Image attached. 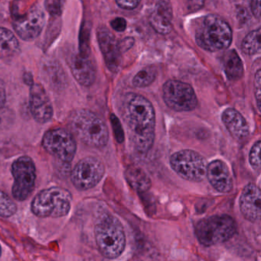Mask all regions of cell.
<instances>
[{"label": "cell", "mask_w": 261, "mask_h": 261, "mask_svg": "<svg viewBox=\"0 0 261 261\" xmlns=\"http://www.w3.org/2000/svg\"><path fill=\"white\" fill-rule=\"evenodd\" d=\"M68 125L73 134L87 146L102 148L108 144L109 131L106 123L89 110L73 111L68 119Z\"/></svg>", "instance_id": "7a4b0ae2"}, {"label": "cell", "mask_w": 261, "mask_h": 261, "mask_svg": "<svg viewBox=\"0 0 261 261\" xmlns=\"http://www.w3.org/2000/svg\"><path fill=\"white\" fill-rule=\"evenodd\" d=\"M156 75V71L152 67L143 68L134 76L133 85L136 88H146L153 83Z\"/></svg>", "instance_id": "603a6c76"}, {"label": "cell", "mask_w": 261, "mask_h": 261, "mask_svg": "<svg viewBox=\"0 0 261 261\" xmlns=\"http://www.w3.org/2000/svg\"><path fill=\"white\" fill-rule=\"evenodd\" d=\"M45 22V13L39 7H34L24 16L15 19L13 28L21 39L32 41L41 34Z\"/></svg>", "instance_id": "7c38bea8"}, {"label": "cell", "mask_w": 261, "mask_h": 261, "mask_svg": "<svg viewBox=\"0 0 261 261\" xmlns=\"http://www.w3.org/2000/svg\"><path fill=\"white\" fill-rule=\"evenodd\" d=\"M111 27L116 32L122 33L126 29V21L123 18H116L111 22Z\"/></svg>", "instance_id": "d6a6232c"}, {"label": "cell", "mask_w": 261, "mask_h": 261, "mask_svg": "<svg viewBox=\"0 0 261 261\" xmlns=\"http://www.w3.org/2000/svg\"><path fill=\"white\" fill-rule=\"evenodd\" d=\"M96 244L99 251L108 259H115L124 251L126 235L120 221L116 217H102L94 228Z\"/></svg>", "instance_id": "277c9868"}, {"label": "cell", "mask_w": 261, "mask_h": 261, "mask_svg": "<svg viewBox=\"0 0 261 261\" xmlns=\"http://www.w3.org/2000/svg\"><path fill=\"white\" fill-rule=\"evenodd\" d=\"M1 253H2V248H1V246H0V256H1Z\"/></svg>", "instance_id": "d590c367"}, {"label": "cell", "mask_w": 261, "mask_h": 261, "mask_svg": "<svg viewBox=\"0 0 261 261\" xmlns=\"http://www.w3.org/2000/svg\"><path fill=\"white\" fill-rule=\"evenodd\" d=\"M251 11L256 19H260V0H251Z\"/></svg>", "instance_id": "e575fe53"}, {"label": "cell", "mask_w": 261, "mask_h": 261, "mask_svg": "<svg viewBox=\"0 0 261 261\" xmlns=\"http://www.w3.org/2000/svg\"><path fill=\"white\" fill-rule=\"evenodd\" d=\"M115 2L123 10H132L138 7L141 0H115Z\"/></svg>", "instance_id": "4dcf8cb0"}, {"label": "cell", "mask_w": 261, "mask_h": 261, "mask_svg": "<svg viewBox=\"0 0 261 261\" xmlns=\"http://www.w3.org/2000/svg\"><path fill=\"white\" fill-rule=\"evenodd\" d=\"M224 72L230 81H238L244 74V65L241 58L235 50L226 53L224 60Z\"/></svg>", "instance_id": "44dd1931"}, {"label": "cell", "mask_w": 261, "mask_h": 261, "mask_svg": "<svg viewBox=\"0 0 261 261\" xmlns=\"http://www.w3.org/2000/svg\"><path fill=\"white\" fill-rule=\"evenodd\" d=\"M111 120L114 134H115L116 140L119 143H123L124 141V132H123L121 124H120V120L114 114L111 116Z\"/></svg>", "instance_id": "83f0119b"}, {"label": "cell", "mask_w": 261, "mask_h": 261, "mask_svg": "<svg viewBox=\"0 0 261 261\" xmlns=\"http://www.w3.org/2000/svg\"><path fill=\"white\" fill-rule=\"evenodd\" d=\"M163 97L166 105L176 112H188L196 108L198 99L189 84L170 80L163 87Z\"/></svg>", "instance_id": "9c48e42d"}, {"label": "cell", "mask_w": 261, "mask_h": 261, "mask_svg": "<svg viewBox=\"0 0 261 261\" xmlns=\"http://www.w3.org/2000/svg\"><path fill=\"white\" fill-rule=\"evenodd\" d=\"M122 116L134 149L140 153L149 152L155 129V110L151 102L140 94L129 93L122 105Z\"/></svg>", "instance_id": "6da1fadb"}, {"label": "cell", "mask_w": 261, "mask_h": 261, "mask_svg": "<svg viewBox=\"0 0 261 261\" xmlns=\"http://www.w3.org/2000/svg\"><path fill=\"white\" fill-rule=\"evenodd\" d=\"M195 42L206 51L227 49L232 42L231 29L220 16L207 15L201 19L197 27Z\"/></svg>", "instance_id": "3957f363"}, {"label": "cell", "mask_w": 261, "mask_h": 261, "mask_svg": "<svg viewBox=\"0 0 261 261\" xmlns=\"http://www.w3.org/2000/svg\"><path fill=\"white\" fill-rule=\"evenodd\" d=\"M169 163L174 172L183 179L198 182L206 177L207 160L195 151L185 149L175 152Z\"/></svg>", "instance_id": "52a82bcc"}, {"label": "cell", "mask_w": 261, "mask_h": 261, "mask_svg": "<svg viewBox=\"0 0 261 261\" xmlns=\"http://www.w3.org/2000/svg\"><path fill=\"white\" fill-rule=\"evenodd\" d=\"M64 1L65 0H45V9L54 17L60 16L63 10Z\"/></svg>", "instance_id": "4316f807"}, {"label": "cell", "mask_w": 261, "mask_h": 261, "mask_svg": "<svg viewBox=\"0 0 261 261\" xmlns=\"http://www.w3.org/2000/svg\"><path fill=\"white\" fill-rule=\"evenodd\" d=\"M236 230V223L231 217L216 215L198 221L195 232L200 244L204 247H211L228 241Z\"/></svg>", "instance_id": "8992f818"}, {"label": "cell", "mask_w": 261, "mask_h": 261, "mask_svg": "<svg viewBox=\"0 0 261 261\" xmlns=\"http://www.w3.org/2000/svg\"><path fill=\"white\" fill-rule=\"evenodd\" d=\"M30 111L36 122L44 124L53 118V105L45 88L39 84H33L30 89Z\"/></svg>", "instance_id": "4fadbf2b"}, {"label": "cell", "mask_w": 261, "mask_h": 261, "mask_svg": "<svg viewBox=\"0 0 261 261\" xmlns=\"http://www.w3.org/2000/svg\"><path fill=\"white\" fill-rule=\"evenodd\" d=\"M105 174V166L101 160L96 157H86L74 166L71 181L79 190H89L101 181Z\"/></svg>", "instance_id": "8fae6325"}, {"label": "cell", "mask_w": 261, "mask_h": 261, "mask_svg": "<svg viewBox=\"0 0 261 261\" xmlns=\"http://www.w3.org/2000/svg\"><path fill=\"white\" fill-rule=\"evenodd\" d=\"M134 39L132 37H127L118 42V48L120 53L128 51L134 45Z\"/></svg>", "instance_id": "836d02e7"}, {"label": "cell", "mask_w": 261, "mask_h": 261, "mask_svg": "<svg viewBox=\"0 0 261 261\" xmlns=\"http://www.w3.org/2000/svg\"><path fill=\"white\" fill-rule=\"evenodd\" d=\"M12 174L14 183L12 193L15 199L23 201L28 199L34 190L36 180V168L30 157L21 156L13 162Z\"/></svg>", "instance_id": "ba28073f"}, {"label": "cell", "mask_w": 261, "mask_h": 261, "mask_svg": "<svg viewBox=\"0 0 261 261\" xmlns=\"http://www.w3.org/2000/svg\"><path fill=\"white\" fill-rule=\"evenodd\" d=\"M20 45L16 36L10 30L0 28V58L10 59L17 56Z\"/></svg>", "instance_id": "ffe728a7"}, {"label": "cell", "mask_w": 261, "mask_h": 261, "mask_svg": "<svg viewBox=\"0 0 261 261\" xmlns=\"http://www.w3.org/2000/svg\"><path fill=\"white\" fill-rule=\"evenodd\" d=\"M185 7L189 13L198 11L202 8L204 0H184Z\"/></svg>", "instance_id": "f546056e"}, {"label": "cell", "mask_w": 261, "mask_h": 261, "mask_svg": "<svg viewBox=\"0 0 261 261\" xmlns=\"http://www.w3.org/2000/svg\"><path fill=\"white\" fill-rule=\"evenodd\" d=\"M71 73L82 86L90 87L96 79V69L91 56L76 53L69 62Z\"/></svg>", "instance_id": "e0dca14e"}, {"label": "cell", "mask_w": 261, "mask_h": 261, "mask_svg": "<svg viewBox=\"0 0 261 261\" xmlns=\"http://www.w3.org/2000/svg\"><path fill=\"white\" fill-rule=\"evenodd\" d=\"M17 212L16 203L0 189V216L10 218Z\"/></svg>", "instance_id": "d4e9b609"}, {"label": "cell", "mask_w": 261, "mask_h": 261, "mask_svg": "<svg viewBox=\"0 0 261 261\" xmlns=\"http://www.w3.org/2000/svg\"><path fill=\"white\" fill-rule=\"evenodd\" d=\"M42 146L48 153L65 163L72 162L77 151L74 134L63 128L47 131L42 139Z\"/></svg>", "instance_id": "30bf717a"}, {"label": "cell", "mask_w": 261, "mask_h": 261, "mask_svg": "<svg viewBox=\"0 0 261 261\" xmlns=\"http://www.w3.org/2000/svg\"><path fill=\"white\" fill-rule=\"evenodd\" d=\"M151 27L156 33L161 35L169 34L172 31V20L160 16L155 12H152L149 19Z\"/></svg>", "instance_id": "cb8c5ba5"}, {"label": "cell", "mask_w": 261, "mask_h": 261, "mask_svg": "<svg viewBox=\"0 0 261 261\" xmlns=\"http://www.w3.org/2000/svg\"><path fill=\"white\" fill-rule=\"evenodd\" d=\"M7 103V91L6 85L4 81L0 79V120H1V114H4V109Z\"/></svg>", "instance_id": "1f68e13d"}, {"label": "cell", "mask_w": 261, "mask_h": 261, "mask_svg": "<svg viewBox=\"0 0 261 261\" xmlns=\"http://www.w3.org/2000/svg\"><path fill=\"white\" fill-rule=\"evenodd\" d=\"M241 49L247 56H254L260 53V29L253 30L247 35L242 44Z\"/></svg>", "instance_id": "7402d4cb"}, {"label": "cell", "mask_w": 261, "mask_h": 261, "mask_svg": "<svg viewBox=\"0 0 261 261\" xmlns=\"http://www.w3.org/2000/svg\"><path fill=\"white\" fill-rule=\"evenodd\" d=\"M71 207V195L66 189L51 187L41 191L33 198L31 210L40 218H61L68 215Z\"/></svg>", "instance_id": "5b68a950"}, {"label": "cell", "mask_w": 261, "mask_h": 261, "mask_svg": "<svg viewBox=\"0 0 261 261\" xmlns=\"http://www.w3.org/2000/svg\"><path fill=\"white\" fill-rule=\"evenodd\" d=\"M260 140H257L250 149L249 153V163L255 172L259 174L260 172Z\"/></svg>", "instance_id": "484cf974"}, {"label": "cell", "mask_w": 261, "mask_h": 261, "mask_svg": "<svg viewBox=\"0 0 261 261\" xmlns=\"http://www.w3.org/2000/svg\"><path fill=\"white\" fill-rule=\"evenodd\" d=\"M253 86H254V96L256 99V106L258 110L261 109V71L258 69L255 73L254 82H253Z\"/></svg>", "instance_id": "f1b7e54d"}, {"label": "cell", "mask_w": 261, "mask_h": 261, "mask_svg": "<svg viewBox=\"0 0 261 261\" xmlns=\"http://www.w3.org/2000/svg\"><path fill=\"white\" fill-rule=\"evenodd\" d=\"M260 190L256 185L249 183L244 188L239 205L241 214L247 221L254 223L260 219Z\"/></svg>", "instance_id": "9a60e30c"}, {"label": "cell", "mask_w": 261, "mask_h": 261, "mask_svg": "<svg viewBox=\"0 0 261 261\" xmlns=\"http://www.w3.org/2000/svg\"><path fill=\"white\" fill-rule=\"evenodd\" d=\"M221 120L230 135L238 140H244L250 135V126L242 114L233 109L227 108L221 114Z\"/></svg>", "instance_id": "ac0fdd59"}, {"label": "cell", "mask_w": 261, "mask_h": 261, "mask_svg": "<svg viewBox=\"0 0 261 261\" xmlns=\"http://www.w3.org/2000/svg\"><path fill=\"white\" fill-rule=\"evenodd\" d=\"M97 40L105 59V64L111 72L116 73L121 65V53L115 36L106 27L97 30Z\"/></svg>", "instance_id": "5bb4252c"}, {"label": "cell", "mask_w": 261, "mask_h": 261, "mask_svg": "<svg viewBox=\"0 0 261 261\" xmlns=\"http://www.w3.org/2000/svg\"><path fill=\"white\" fill-rule=\"evenodd\" d=\"M125 177L129 186L139 193H145L151 187L150 178L141 168L130 166L126 169Z\"/></svg>", "instance_id": "d6986e66"}, {"label": "cell", "mask_w": 261, "mask_h": 261, "mask_svg": "<svg viewBox=\"0 0 261 261\" xmlns=\"http://www.w3.org/2000/svg\"><path fill=\"white\" fill-rule=\"evenodd\" d=\"M206 177L218 192L228 193L233 189V179L230 169L222 160H214L207 164Z\"/></svg>", "instance_id": "2e32d148"}]
</instances>
